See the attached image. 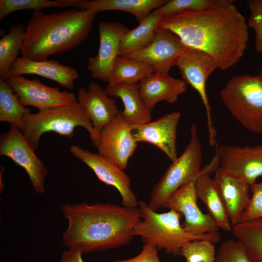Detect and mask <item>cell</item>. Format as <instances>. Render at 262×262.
Masks as SVG:
<instances>
[{
	"label": "cell",
	"instance_id": "9a60e30c",
	"mask_svg": "<svg viewBox=\"0 0 262 262\" xmlns=\"http://www.w3.org/2000/svg\"><path fill=\"white\" fill-rule=\"evenodd\" d=\"M98 30V54L88 59L87 68L93 78L108 82L114 63L119 56L122 37L129 29L118 22L101 21Z\"/></svg>",
	"mask_w": 262,
	"mask_h": 262
},
{
	"label": "cell",
	"instance_id": "277c9868",
	"mask_svg": "<svg viewBox=\"0 0 262 262\" xmlns=\"http://www.w3.org/2000/svg\"><path fill=\"white\" fill-rule=\"evenodd\" d=\"M141 220L134 227L132 235L138 236L144 244L155 246L158 250L164 249L174 256L180 255L181 248L188 242L207 240L218 242L221 236L218 232L194 235L186 232L180 223L182 216L173 211L158 213L144 201H138Z\"/></svg>",
	"mask_w": 262,
	"mask_h": 262
},
{
	"label": "cell",
	"instance_id": "d6a6232c",
	"mask_svg": "<svg viewBox=\"0 0 262 262\" xmlns=\"http://www.w3.org/2000/svg\"><path fill=\"white\" fill-rule=\"evenodd\" d=\"M215 262H253L242 244L229 239L224 241L218 251Z\"/></svg>",
	"mask_w": 262,
	"mask_h": 262
},
{
	"label": "cell",
	"instance_id": "603a6c76",
	"mask_svg": "<svg viewBox=\"0 0 262 262\" xmlns=\"http://www.w3.org/2000/svg\"><path fill=\"white\" fill-rule=\"evenodd\" d=\"M112 98H119L124 105L120 115L131 125H141L150 122L151 111L141 99L137 84L107 85L105 89Z\"/></svg>",
	"mask_w": 262,
	"mask_h": 262
},
{
	"label": "cell",
	"instance_id": "cb8c5ba5",
	"mask_svg": "<svg viewBox=\"0 0 262 262\" xmlns=\"http://www.w3.org/2000/svg\"><path fill=\"white\" fill-rule=\"evenodd\" d=\"M167 0H81L76 7L100 11L117 10L132 14L140 23L151 12L164 5Z\"/></svg>",
	"mask_w": 262,
	"mask_h": 262
},
{
	"label": "cell",
	"instance_id": "d590c367",
	"mask_svg": "<svg viewBox=\"0 0 262 262\" xmlns=\"http://www.w3.org/2000/svg\"><path fill=\"white\" fill-rule=\"evenodd\" d=\"M156 246L150 244H144L142 251L136 256L127 260L114 261L111 262H161Z\"/></svg>",
	"mask_w": 262,
	"mask_h": 262
},
{
	"label": "cell",
	"instance_id": "1f68e13d",
	"mask_svg": "<svg viewBox=\"0 0 262 262\" xmlns=\"http://www.w3.org/2000/svg\"><path fill=\"white\" fill-rule=\"evenodd\" d=\"M218 0H170L153 12L163 17L187 11H201L214 5Z\"/></svg>",
	"mask_w": 262,
	"mask_h": 262
},
{
	"label": "cell",
	"instance_id": "f1b7e54d",
	"mask_svg": "<svg viewBox=\"0 0 262 262\" xmlns=\"http://www.w3.org/2000/svg\"><path fill=\"white\" fill-rule=\"evenodd\" d=\"M153 72L141 62L119 56L114 63L108 85L137 84Z\"/></svg>",
	"mask_w": 262,
	"mask_h": 262
},
{
	"label": "cell",
	"instance_id": "8fae6325",
	"mask_svg": "<svg viewBox=\"0 0 262 262\" xmlns=\"http://www.w3.org/2000/svg\"><path fill=\"white\" fill-rule=\"evenodd\" d=\"M6 81L25 107L33 106L41 111L78 101L73 93L47 86L37 79L30 80L23 75L10 76Z\"/></svg>",
	"mask_w": 262,
	"mask_h": 262
},
{
	"label": "cell",
	"instance_id": "ba28073f",
	"mask_svg": "<svg viewBox=\"0 0 262 262\" xmlns=\"http://www.w3.org/2000/svg\"><path fill=\"white\" fill-rule=\"evenodd\" d=\"M176 66L182 79L195 89L201 98L207 115L209 144L211 146H214L216 143L217 133L212 121L211 107L206 92V82L218 67L207 53L190 47L181 55Z\"/></svg>",
	"mask_w": 262,
	"mask_h": 262
},
{
	"label": "cell",
	"instance_id": "ffe728a7",
	"mask_svg": "<svg viewBox=\"0 0 262 262\" xmlns=\"http://www.w3.org/2000/svg\"><path fill=\"white\" fill-rule=\"evenodd\" d=\"M187 83L168 74L153 72L138 83L140 97L151 111L161 101L174 104L179 97L187 91Z\"/></svg>",
	"mask_w": 262,
	"mask_h": 262
},
{
	"label": "cell",
	"instance_id": "4dcf8cb0",
	"mask_svg": "<svg viewBox=\"0 0 262 262\" xmlns=\"http://www.w3.org/2000/svg\"><path fill=\"white\" fill-rule=\"evenodd\" d=\"M64 7L67 6L59 0H0V20L16 11Z\"/></svg>",
	"mask_w": 262,
	"mask_h": 262
},
{
	"label": "cell",
	"instance_id": "5bb4252c",
	"mask_svg": "<svg viewBox=\"0 0 262 262\" xmlns=\"http://www.w3.org/2000/svg\"><path fill=\"white\" fill-rule=\"evenodd\" d=\"M70 152L94 172L97 178L106 185L115 187L122 197V206L136 208L137 196L131 190L130 178L122 169L98 153L72 145Z\"/></svg>",
	"mask_w": 262,
	"mask_h": 262
},
{
	"label": "cell",
	"instance_id": "30bf717a",
	"mask_svg": "<svg viewBox=\"0 0 262 262\" xmlns=\"http://www.w3.org/2000/svg\"><path fill=\"white\" fill-rule=\"evenodd\" d=\"M188 48L176 34L159 27L154 39L148 45L122 56L141 62L154 72L168 74Z\"/></svg>",
	"mask_w": 262,
	"mask_h": 262
},
{
	"label": "cell",
	"instance_id": "4fadbf2b",
	"mask_svg": "<svg viewBox=\"0 0 262 262\" xmlns=\"http://www.w3.org/2000/svg\"><path fill=\"white\" fill-rule=\"evenodd\" d=\"M215 145V153L220 159L219 167L222 170L250 186L262 176V145L240 147L216 143Z\"/></svg>",
	"mask_w": 262,
	"mask_h": 262
},
{
	"label": "cell",
	"instance_id": "8d00e7d4",
	"mask_svg": "<svg viewBox=\"0 0 262 262\" xmlns=\"http://www.w3.org/2000/svg\"><path fill=\"white\" fill-rule=\"evenodd\" d=\"M81 249L71 247L63 251L60 262H84Z\"/></svg>",
	"mask_w": 262,
	"mask_h": 262
},
{
	"label": "cell",
	"instance_id": "3957f363",
	"mask_svg": "<svg viewBox=\"0 0 262 262\" xmlns=\"http://www.w3.org/2000/svg\"><path fill=\"white\" fill-rule=\"evenodd\" d=\"M98 12L79 8L50 14L33 11L26 25L21 57L41 61L70 51L88 38Z\"/></svg>",
	"mask_w": 262,
	"mask_h": 262
},
{
	"label": "cell",
	"instance_id": "4316f807",
	"mask_svg": "<svg viewBox=\"0 0 262 262\" xmlns=\"http://www.w3.org/2000/svg\"><path fill=\"white\" fill-rule=\"evenodd\" d=\"M31 110L23 106L6 80L0 79V121L10 123L23 133L26 130L23 116Z\"/></svg>",
	"mask_w": 262,
	"mask_h": 262
},
{
	"label": "cell",
	"instance_id": "2e32d148",
	"mask_svg": "<svg viewBox=\"0 0 262 262\" xmlns=\"http://www.w3.org/2000/svg\"><path fill=\"white\" fill-rule=\"evenodd\" d=\"M137 145L131 125L119 114L103 129L97 147L99 154L123 170Z\"/></svg>",
	"mask_w": 262,
	"mask_h": 262
},
{
	"label": "cell",
	"instance_id": "e575fe53",
	"mask_svg": "<svg viewBox=\"0 0 262 262\" xmlns=\"http://www.w3.org/2000/svg\"><path fill=\"white\" fill-rule=\"evenodd\" d=\"M250 189L252 196L241 216L240 222L262 218V182L255 183Z\"/></svg>",
	"mask_w": 262,
	"mask_h": 262
},
{
	"label": "cell",
	"instance_id": "ac0fdd59",
	"mask_svg": "<svg viewBox=\"0 0 262 262\" xmlns=\"http://www.w3.org/2000/svg\"><path fill=\"white\" fill-rule=\"evenodd\" d=\"M220 159L215 154L209 164L202 169V173L195 181V189L197 198L206 206L208 213L219 229L231 232L232 225L224 202L214 181L210 175L219 167Z\"/></svg>",
	"mask_w": 262,
	"mask_h": 262
},
{
	"label": "cell",
	"instance_id": "7a4b0ae2",
	"mask_svg": "<svg viewBox=\"0 0 262 262\" xmlns=\"http://www.w3.org/2000/svg\"><path fill=\"white\" fill-rule=\"evenodd\" d=\"M68 226L62 241L68 248L78 247L83 254L115 248L132 239V230L141 220L137 207L111 203L86 202L63 204Z\"/></svg>",
	"mask_w": 262,
	"mask_h": 262
},
{
	"label": "cell",
	"instance_id": "5b68a950",
	"mask_svg": "<svg viewBox=\"0 0 262 262\" xmlns=\"http://www.w3.org/2000/svg\"><path fill=\"white\" fill-rule=\"evenodd\" d=\"M26 130L23 133L35 149L42 135L47 132H55L69 138L73 136L75 128L82 127L88 131L93 145L97 147L99 135L95 130L85 109L78 101L70 104L31 113L23 116Z\"/></svg>",
	"mask_w": 262,
	"mask_h": 262
},
{
	"label": "cell",
	"instance_id": "9c48e42d",
	"mask_svg": "<svg viewBox=\"0 0 262 262\" xmlns=\"http://www.w3.org/2000/svg\"><path fill=\"white\" fill-rule=\"evenodd\" d=\"M34 150L22 131L14 126L11 125L7 132L0 134V155L10 158L22 167L34 191L43 194L45 192V180L49 172L35 155Z\"/></svg>",
	"mask_w": 262,
	"mask_h": 262
},
{
	"label": "cell",
	"instance_id": "d6986e66",
	"mask_svg": "<svg viewBox=\"0 0 262 262\" xmlns=\"http://www.w3.org/2000/svg\"><path fill=\"white\" fill-rule=\"evenodd\" d=\"M78 102L85 109L96 131L100 136L103 129L120 113L115 100L98 83L92 82L88 89L80 88Z\"/></svg>",
	"mask_w": 262,
	"mask_h": 262
},
{
	"label": "cell",
	"instance_id": "836d02e7",
	"mask_svg": "<svg viewBox=\"0 0 262 262\" xmlns=\"http://www.w3.org/2000/svg\"><path fill=\"white\" fill-rule=\"evenodd\" d=\"M246 4L250 12L247 23L255 32V50L262 53V0H248Z\"/></svg>",
	"mask_w": 262,
	"mask_h": 262
},
{
	"label": "cell",
	"instance_id": "e0dca14e",
	"mask_svg": "<svg viewBox=\"0 0 262 262\" xmlns=\"http://www.w3.org/2000/svg\"><path fill=\"white\" fill-rule=\"evenodd\" d=\"M180 113L173 112L157 120L141 125H131L137 142H147L162 150L172 162L177 159L176 136Z\"/></svg>",
	"mask_w": 262,
	"mask_h": 262
},
{
	"label": "cell",
	"instance_id": "f546056e",
	"mask_svg": "<svg viewBox=\"0 0 262 262\" xmlns=\"http://www.w3.org/2000/svg\"><path fill=\"white\" fill-rule=\"evenodd\" d=\"M180 255L186 262H215L216 258L214 245L207 240L187 242L181 248Z\"/></svg>",
	"mask_w": 262,
	"mask_h": 262
},
{
	"label": "cell",
	"instance_id": "52a82bcc",
	"mask_svg": "<svg viewBox=\"0 0 262 262\" xmlns=\"http://www.w3.org/2000/svg\"><path fill=\"white\" fill-rule=\"evenodd\" d=\"M190 140L182 154L170 165L153 187L148 206L156 211L168 198L190 180L201 174L202 146L196 125L190 128Z\"/></svg>",
	"mask_w": 262,
	"mask_h": 262
},
{
	"label": "cell",
	"instance_id": "d4e9b609",
	"mask_svg": "<svg viewBox=\"0 0 262 262\" xmlns=\"http://www.w3.org/2000/svg\"><path fill=\"white\" fill-rule=\"evenodd\" d=\"M163 16L152 11L136 28L128 30L123 35L119 56H124L148 45L154 39Z\"/></svg>",
	"mask_w": 262,
	"mask_h": 262
},
{
	"label": "cell",
	"instance_id": "6da1fadb",
	"mask_svg": "<svg viewBox=\"0 0 262 262\" xmlns=\"http://www.w3.org/2000/svg\"><path fill=\"white\" fill-rule=\"evenodd\" d=\"M233 0H218L201 11H187L163 17L159 27L178 36L187 47L209 55L226 70L243 56L249 40L246 17Z\"/></svg>",
	"mask_w": 262,
	"mask_h": 262
},
{
	"label": "cell",
	"instance_id": "7402d4cb",
	"mask_svg": "<svg viewBox=\"0 0 262 262\" xmlns=\"http://www.w3.org/2000/svg\"><path fill=\"white\" fill-rule=\"evenodd\" d=\"M34 74L54 81L62 87L71 90L79 75L74 68L55 60L33 61L18 57L10 68L9 75Z\"/></svg>",
	"mask_w": 262,
	"mask_h": 262
},
{
	"label": "cell",
	"instance_id": "83f0119b",
	"mask_svg": "<svg viewBox=\"0 0 262 262\" xmlns=\"http://www.w3.org/2000/svg\"><path fill=\"white\" fill-rule=\"evenodd\" d=\"M231 232L253 262H262V218L240 222L232 226Z\"/></svg>",
	"mask_w": 262,
	"mask_h": 262
},
{
	"label": "cell",
	"instance_id": "8992f818",
	"mask_svg": "<svg viewBox=\"0 0 262 262\" xmlns=\"http://www.w3.org/2000/svg\"><path fill=\"white\" fill-rule=\"evenodd\" d=\"M222 102L245 129L262 133V78L245 74L232 77L221 90Z\"/></svg>",
	"mask_w": 262,
	"mask_h": 262
},
{
	"label": "cell",
	"instance_id": "44dd1931",
	"mask_svg": "<svg viewBox=\"0 0 262 262\" xmlns=\"http://www.w3.org/2000/svg\"><path fill=\"white\" fill-rule=\"evenodd\" d=\"M214 181L220 193L232 227L241 217L250 198V186L244 180L222 170L215 171Z\"/></svg>",
	"mask_w": 262,
	"mask_h": 262
},
{
	"label": "cell",
	"instance_id": "74e56055",
	"mask_svg": "<svg viewBox=\"0 0 262 262\" xmlns=\"http://www.w3.org/2000/svg\"><path fill=\"white\" fill-rule=\"evenodd\" d=\"M259 75L262 78V67L261 70L260 71V74Z\"/></svg>",
	"mask_w": 262,
	"mask_h": 262
},
{
	"label": "cell",
	"instance_id": "7c38bea8",
	"mask_svg": "<svg viewBox=\"0 0 262 262\" xmlns=\"http://www.w3.org/2000/svg\"><path fill=\"white\" fill-rule=\"evenodd\" d=\"M202 172V170L201 174ZM198 176L189 180L174 193L163 207L173 210L184 216V221L181 225L189 233L200 235L218 232L219 228L210 215L202 213L197 204V197L195 183Z\"/></svg>",
	"mask_w": 262,
	"mask_h": 262
},
{
	"label": "cell",
	"instance_id": "484cf974",
	"mask_svg": "<svg viewBox=\"0 0 262 262\" xmlns=\"http://www.w3.org/2000/svg\"><path fill=\"white\" fill-rule=\"evenodd\" d=\"M26 30V25L15 23L0 39V79L6 80L9 77L10 68L20 52Z\"/></svg>",
	"mask_w": 262,
	"mask_h": 262
}]
</instances>
